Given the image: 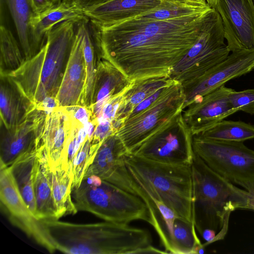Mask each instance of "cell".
I'll list each match as a JSON object with an SVG mask.
<instances>
[{"mask_svg": "<svg viewBox=\"0 0 254 254\" xmlns=\"http://www.w3.org/2000/svg\"><path fill=\"white\" fill-rule=\"evenodd\" d=\"M213 11L164 20L133 18L101 27L103 58L130 81L169 76L200 37Z\"/></svg>", "mask_w": 254, "mask_h": 254, "instance_id": "6da1fadb", "label": "cell"}, {"mask_svg": "<svg viewBox=\"0 0 254 254\" xmlns=\"http://www.w3.org/2000/svg\"><path fill=\"white\" fill-rule=\"evenodd\" d=\"M50 252L71 254H137L152 245L147 230L128 224L106 221L76 224L59 219L39 220Z\"/></svg>", "mask_w": 254, "mask_h": 254, "instance_id": "7a4b0ae2", "label": "cell"}, {"mask_svg": "<svg viewBox=\"0 0 254 254\" xmlns=\"http://www.w3.org/2000/svg\"><path fill=\"white\" fill-rule=\"evenodd\" d=\"M76 22L67 20L55 26L40 52L7 74L36 107L46 99L57 98L76 38Z\"/></svg>", "mask_w": 254, "mask_h": 254, "instance_id": "3957f363", "label": "cell"}, {"mask_svg": "<svg viewBox=\"0 0 254 254\" xmlns=\"http://www.w3.org/2000/svg\"><path fill=\"white\" fill-rule=\"evenodd\" d=\"M191 166L193 216L201 236L207 228L220 231L232 211L250 209L254 197L213 171L195 153Z\"/></svg>", "mask_w": 254, "mask_h": 254, "instance_id": "277c9868", "label": "cell"}, {"mask_svg": "<svg viewBox=\"0 0 254 254\" xmlns=\"http://www.w3.org/2000/svg\"><path fill=\"white\" fill-rule=\"evenodd\" d=\"M126 163L140 186L152 190L178 217L194 224L191 165L162 163L133 154Z\"/></svg>", "mask_w": 254, "mask_h": 254, "instance_id": "5b68a950", "label": "cell"}, {"mask_svg": "<svg viewBox=\"0 0 254 254\" xmlns=\"http://www.w3.org/2000/svg\"><path fill=\"white\" fill-rule=\"evenodd\" d=\"M71 195L77 210L91 213L105 221L128 224L142 220L153 225L149 209L143 200L98 176L83 178L72 190Z\"/></svg>", "mask_w": 254, "mask_h": 254, "instance_id": "8992f818", "label": "cell"}, {"mask_svg": "<svg viewBox=\"0 0 254 254\" xmlns=\"http://www.w3.org/2000/svg\"><path fill=\"white\" fill-rule=\"evenodd\" d=\"M193 148L213 171L254 197V150L244 142L209 140L194 136Z\"/></svg>", "mask_w": 254, "mask_h": 254, "instance_id": "52a82bcc", "label": "cell"}, {"mask_svg": "<svg viewBox=\"0 0 254 254\" xmlns=\"http://www.w3.org/2000/svg\"><path fill=\"white\" fill-rule=\"evenodd\" d=\"M185 100L182 85L175 81L153 104L129 118L116 132L127 152L132 154L165 124L182 112Z\"/></svg>", "mask_w": 254, "mask_h": 254, "instance_id": "ba28073f", "label": "cell"}, {"mask_svg": "<svg viewBox=\"0 0 254 254\" xmlns=\"http://www.w3.org/2000/svg\"><path fill=\"white\" fill-rule=\"evenodd\" d=\"M223 25L213 9L199 39L174 67L169 76L186 86L225 60L231 52L225 43Z\"/></svg>", "mask_w": 254, "mask_h": 254, "instance_id": "9c48e42d", "label": "cell"}, {"mask_svg": "<svg viewBox=\"0 0 254 254\" xmlns=\"http://www.w3.org/2000/svg\"><path fill=\"white\" fill-rule=\"evenodd\" d=\"M157 162L191 165L193 134L182 112L165 124L132 154Z\"/></svg>", "mask_w": 254, "mask_h": 254, "instance_id": "30bf717a", "label": "cell"}, {"mask_svg": "<svg viewBox=\"0 0 254 254\" xmlns=\"http://www.w3.org/2000/svg\"><path fill=\"white\" fill-rule=\"evenodd\" d=\"M129 154L116 133L109 136L100 144L83 178L98 176L147 203L149 196L127 167L126 159Z\"/></svg>", "mask_w": 254, "mask_h": 254, "instance_id": "8fae6325", "label": "cell"}, {"mask_svg": "<svg viewBox=\"0 0 254 254\" xmlns=\"http://www.w3.org/2000/svg\"><path fill=\"white\" fill-rule=\"evenodd\" d=\"M254 70V47L231 52L223 61L203 75L183 87L186 97L184 108L216 90L229 80Z\"/></svg>", "mask_w": 254, "mask_h": 254, "instance_id": "7c38bea8", "label": "cell"}, {"mask_svg": "<svg viewBox=\"0 0 254 254\" xmlns=\"http://www.w3.org/2000/svg\"><path fill=\"white\" fill-rule=\"evenodd\" d=\"M37 15L30 0H0V26L12 34L26 61L38 54L47 43L35 31L33 23Z\"/></svg>", "mask_w": 254, "mask_h": 254, "instance_id": "4fadbf2b", "label": "cell"}, {"mask_svg": "<svg viewBox=\"0 0 254 254\" xmlns=\"http://www.w3.org/2000/svg\"><path fill=\"white\" fill-rule=\"evenodd\" d=\"M48 112L36 107L20 124L6 128L0 123V166H10L19 157L41 144Z\"/></svg>", "mask_w": 254, "mask_h": 254, "instance_id": "5bb4252c", "label": "cell"}, {"mask_svg": "<svg viewBox=\"0 0 254 254\" xmlns=\"http://www.w3.org/2000/svg\"><path fill=\"white\" fill-rule=\"evenodd\" d=\"M230 52L254 47V0H216Z\"/></svg>", "mask_w": 254, "mask_h": 254, "instance_id": "9a60e30c", "label": "cell"}, {"mask_svg": "<svg viewBox=\"0 0 254 254\" xmlns=\"http://www.w3.org/2000/svg\"><path fill=\"white\" fill-rule=\"evenodd\" d=\"M234 90L224 85L184 109L183 118L193 135L236 112L229 99V95Z\"/></svg>", "mask_w": 254, "mask_h": 254, "instance_id": "2e32d148", "label": "cell"}, {"mask_svg": "<svg viewBox=\"0 0 254 254\" xmlns=\"http://www.w3.org/2000/svg\"><path fill=\"white\" fill-rule=\"evenodd\" d=\"M0 198L11 221L47 248V241L39 221L34 217L24 201L9 167L0 166Z\"/></svg>", "mask_w": 254, "mask_h": 254, "instance_id": "e0dca14e", "label": "cell"}, {"mask_svg": "<svg viewBox=\"0 0 254 254\" xmlns=\"http://www.w3.org/2000/svg\"><path fill=\"white\" fill-rule=\"evenodd\" d=\"M77 121L66 108L57 107L46 116L41 144L52 169L61 163Z\"/></svg>", "mask_w": 254, "mask_h": 254, "instance_id": "ac0fdd59", "label": "cell"}, {"mask_svg": "<svg viewBox=\"0 0 254 254\" xmlns=\"http://www.w3.org/2000/svg\"><path fill=\"white\" fill-rule=\"evenodd\" d=\"M86 79L82 36L76 29V38L56 98L58 106H82Z\"/></svg>", "mask_w": 254, "mask_h": 254, "instance_id": "d6986e66", "label": "cell"}, {"mask_svg": "<svg viewBox=\"0 0 254 254\" xmlns=\"http://www.w3.org/2000/svg\"><path fill=\"white\" fill-rule=\"evenodd\" d=\"M162 0H109L85 10L84 15L101 27H109L151 10Z\"/></svg>", "mask_w": 254, "mask_h": 254, "instance_id": "ffe728a7", "label": "cell"}, {"mask_svg": "<svg viewBox=\"0 0 254 254\" xmlns=\"http://www.w3.org/2000/svg\"><path fill=\"white\" fill-rule=\"evenodd\" d=\"M133 81L110 62L103 58L97 68L92 104L89 108L92 113V121L95 122L99 118L104 105L109 99L126 91Z\"/></svg>", "mask_w": 254, "mask_h": 254, "instance_id": "44dd1931", "label": "cell"}, {"mask_svg": "<svg viewBox=\"0 0 254 254\" xmlns=\"http://www.w3.org/2000/svg\"><path fill=\"white\" fill-rule=\"evenodd\" d=\"M76 27L81 34L86 64L87 79L82 106L92 104L94 81L98 66L103 58L101 28L86 17L78 21Z\"/></svg>", "mask_w": 254, "mask_h": 254, "instance_id": "7402d4cb", "label": "cell"}, {"mask_svg": "<svg viewBox=\"0 0 254 254\" xmlns=\"http://www.w3.org/2000/svg\"><path fill=\"white\" fill-rule=\"evenodd\" d=\"M36 108L35 104L9 75L0 74V123L6 128L16 126Z\"/></svg>", "mask_w": 254, "mask_h": 254, "instance_id": "603a6c76", "label": "cell"}, {"mask_svg": "<svg viewBox=\"0 0 254 254\" xmlns=\"http://www.w3.org/2000/svg\"><path fill=\"white\" fill-rule=\"evenodd\" d=\"M34 193L37 220L56 219L53 199L51 170L46 152L41 145L37 159L34 180Z\"/></svg>", "mask_w": 254, "mask_h": 254, "instance_id": "cb8c5ba5", "label": "cell"}, {"mask_svg": "<svg viewBox=\"0 0 254 254\" xmlns=\"http://www.w3.org/2000/svg\"><path fill=\"white\" fill-rule=\"evenodd\" d=\"M41 145L21 156L9 166L21 195L35 218L34 180Z\"/></svg>", "mask_w": 254, "mask_h": 254, "instance_id": "d4e9b609", "label": "cell"}, {"mask_svg": "<svg viewBox=\"0 0 254 254\" xmlns=\"http://www.w3.org/2000/svg\"><path fill=\"white\" fill-rule=\"evenodd\" d=\"M175 80L170 76H156L134 80L124 94L118 116L121 127L131 111L145 98L158 89L172 84Z\"/></svg>", "mask_w": 254, "mask_h": 254, "instance_id": "484cf974", "label": "cell"}, {"mask_svg": "<svg viewBox=\"0 0 254 254\" xmlns=\"http://www.w3.org/2000/svg\"><path fill=\"white\" fill-rule=\"evenodd\" d=\"M53 199L56 219L65 215L74 214L77 209L72 198V174L62 163L51 169Z\"/></svg>", "mask_w": 254, "mask_h": 254, "instance_id": "4316f807", "label": "cell"}, {"mask_svg": "<svg viewBox=\"0 0 254 254\" xmlns=\"http://www.w3.org/2000/svg\"><path fill=\"white\" fill-rule=\"evenodd\" d=\"M85 17L82 10L62 1L37 15L33 24L38 37L47 42L48 33L56 25L67 20L77 21Z\"/></svg>", "mask_w": 254, "mask_h": 254, "instance_id": "83f0119b", "label": "cell"}, {"mask_svg": "<svg viewBox=\"0 0 254 254\" xmlns=\"http://www.w3.org/2000/svg\"><path fill=\"white\" fill-rule=\"evenodd\" d=\"M193 136L209 140L244 142L254 139V126L242 121L223 120Z\"/></svg>", "mask_w": 254, "mask_h": 254, "instance_id": "f1b7e54d", "label": "cell"}, {"mask_svg": "<svg viewBox=\"0 0 254 254\" xmlns=\"http://www.w3.org/2000/svg\"><path fill=\"white\" fill-rule=\"evenodd\" d=\"M196 231L194 223L177 217L173 226L171 254H197L202 244Z\"/></svg>", "mask_w": 254, "mask_h": 254, "instance_id": "f546056e", "label": "cell"}, {"mask_svg": "<svg viewBox=\"0 0 254 254\" xmlns=\"http://www.w3.org/2000/svg\"><path fill=\"white\" fill-rule=\"evenodd\" d=\"M211 8L209 5H194L173 0H162L160 4L155 8L134 18L146 20H169L205 11Z\"/></svg>", "mask_w": 254, "mask_h": 254, "instance_id": "4dcf8cb0", "label": "cell"}, {"mask_svg": "<svg viewBox=\"0 0 254 254\" xmlns=\"http://www.w3.org/2000/svg\"><path fill=\"white\" fill-rule=\"evenodd\" d=\"M26 62L19 46L11 32L0 26V73L9 74Z\"/></svg>", "mask_w": 254, "mask_h": 254, "instance_id": "1f68e13d", "label": "cell"}, {"mask_svg": "<svg viewBox=\"0 0 254 254\" xmlns=\"http://www.w3.org/2000/svg\"><path fill=\"white\" fill-rule=\"evenodd\" d=\"M98 149L92 144L91 138L88 136L80 146L73 158L71 166L72 190L77 188L81 183Z\"/></svg>", "mask_w": 254, "mask_h": 254, "instance_id": "d6a6232c", "label": "cell"}, {"mask_svg": "<svg viewBox=\"0 0 254 254\" xmlns=\"http://www.w3.org/2000/svg\"><path fill=\"white\" fill-rule=\"evenodd\" d=\"M229 99L234 109L237 112L254 114V89L240 91L234 90L229 95Z\"/></svg>", "mask_w": 254, "mask_h": 254, "instance_id": "836d02e7", "label": "cell"}, {"mask_svg": "<svg viewBox=\"0 0 254 254\" xmlns=\"http://www.w3.org/2000/svg\"><path fill=\"white\" fill-rule=\"evenodd\" d=\"M171 85H169L168 86L158 89L155 92H154V93H153L152 94L145 98L142 102H141L131 111V112L128 115L127 119V120L129 118L138 114V113L143 111L144 110L146 109L150 106H151L165 93V92L166 91L168 87Z\"/></svg>", "mask_w": 254, "mask_h": 254, "instance_id": "e575fe53", "label": "cell"}, {"mask_svg": "<svg viewBox=\"0 0 254 254\" xmlns=\"http://www.w3.org/2000/svg\"><path fill=\"white\" fill-rule=\"evenodd\" d=\"M66 108L70 112L74 119L83 126L92 121V113L89 108L76 106Z\"/></svg>", "mask_w": 254, "mask_h": 254, "instance_id": "d590c367", "label": "cell"}, {"mask_svg": "<svg viewBox=\"0 0 254 254\" xmlns=\"http://www.w3.org/2000/svg\"><path fill=\"white\" fill-rule=\"evenodd\" d=\"M109 0H62L68 5L75 7L82 11L104 3Z\"/></svg>", "mask_w": 254, "mask_h": 254, "instance_id": "8d00e7d4", "label": "cell"}, {"mask_svg": "<svg viewBox=\"0 0 254 254\" xmlns=\"http://www.w3.org/2000/svg\"><path fill=\"white\" fill-rule=\"evenodd\" d=\"M33 10L39 15L57 5L54 0H30Z\"/></svg>", "mask_w": 254, "mask_h": 254, "instance_id": "74e56055", "label": "cell"}, {"mask_svg": "<svg viewBox=\"0 0 254 254\" xmlns=\"http://www.w3.org/2000/svg\"><path fill=\"white\" fill-rule=\"evenodd\" d=\"M215 236L216 231L214 230L209 228L204 229L202 232L201 236L206 242L202 244V247L205 248V247L212 243Z\"/></svg>", "mask_w": 254, "mask_h": 254, "instance_id": "f35d334b", "label": "cell"}, {"mask_svg": "<svg viewBox=\"0 0 254 254\" xmlns=\"http://www.w3.org/2000/svg\"><path fill=\"white\" fill-rule=\"evenodd\" d=\"M229 217L230 216H228L226 218L222 228L219 231V233L216 235L214 239L212 241V243L218 240H222L224 238L228 230Z\"/></svg>", "mask_w": 254, "mask_h": 254, "instance_id": "ab89813d", "label": "cell"}, {"mask_svg": "<svg viewBox=\"0 0 254 254\" xmlns=\"http://www.w3.org/2000/svg\"><path fill=\"white\" fill-rule=\"evenodd\" d=\"M138 254H168L166 251H161L152 245L144 248L138 252Z\"/></svg>", "mask_w": 254, "mask_h": 254, "instance_id": "60d3db41", "label": "cell"}, {"mask_svg": "<svg viewBox=\"0 0 254 254\" xmlns=\"http://www.w3.org/2000/svg\"><path fill=\"white\" fill-rule=\"evenodd\" d=\"M190 5L205 6L208 5L205 0H173Z\"/></svg>", "mask_w": 254, "mask_h": 254, "instance_id": "b9f144b4", "label": "cell"}, {"mask_svg": "<svg viewBox=\"0 0 254 254\" xmlns=\"http://www.w3.org/2000/svg\"><path fill=\"white\" fill-rule=\"evenodd\" d=\"M207 4L211 8L214 9L216 6V0H205Z\"/></svg>", "mask_w": 254, "mask_h": 254, "instance_id": "7bdbcfd3", "label": "cell"}, {"mask_svg": "<svg viewBox=\"0 0 254 254\" xmlns=\"http://www.w3.org/2000/svg\"><path fill=\"white\" fill-rule=\"evenodd\" d=\"M250 209L254 210V198H253L251 202Z\"/></svg>", "mask_w": 254, "mask_h": 254, "instance_id": "ee69618b", "label": "cell"}, {"mask_svg": "<svg viewBox=\"0 0 254 254\" xmlns=\"http://www.w3.org/2000/svg\"><path fill=\"white\" fill-rule=\"evenodd\" d=\"M54 0L56 2L57 4L60 3L62 1V0Z\"/></svg>", "mask_w": 254, "mask_h": 254, "instance_id": "f6af8a7d", "label": "cell"}]
</instances>
